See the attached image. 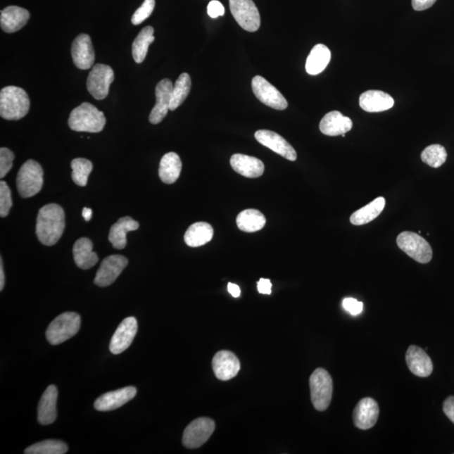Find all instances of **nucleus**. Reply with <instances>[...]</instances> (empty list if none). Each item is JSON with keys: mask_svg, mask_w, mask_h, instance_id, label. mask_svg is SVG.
<instances>
[{"mask_svg": "<svg viewBox=\"0 0 454 454\" xmlns=\"http://www.w3.org/2000/svg\"><path fill=\"white\" fill-rule=\"evenodd\" d=\"M65 229V214L60 206L49 204L42 207L37 219V236L43 245L53 246Z\"/></svg>", "mask_w": 454, "mask_h": 454, "instance_id": "nucleus-1", "label": "nucleus"}, {"mask_svg": "<svg viewBox=\"0 0 454 454\" xmlns=\"http://www.w3.org/2000/svg\"><path fill=\"white\" fill-rule=\"evenodd\" d=\"M30 106L29 95L23 89L7 86L0 92V115L4 120L23 119L27 115Z\"/></svg>", "mask_w": 454, "mask_h": 454, "instance_id": "nucleus-2", "label": "nucleus"}, {"mask_svg": "<svg viewBox=\"0 0 454 454\" xmlns=\"http://www.w3.org/2000/svg\"><path fill=\"white\" fill-rule=\"evenodd\" d=\"M106 119L103 112L92 103L84 102L75 108L69 116L68 125L72 131L99 133L105 127Z\"/></svg>", "mask_w": 454, "mask_h": 454, "instance_id": "nucleus-3", "label": "nucleus"}, {"mask_svg": "<svg viewBox=\"0 0 454 454\" xmlns=\"http://www.w3.org/2000/svg\"><path fill=\"white\" fill-rule=\"evenodd\" d=\"M81 318L75 313H65L51 322L46 332L47 341L51 345H58L72 339L80 331Z\"/></svg>", "mask_w": 454, "mask_h": 454, "instance_id": "nucleus-4", "label": "nucleus"}, {"mask_svg": "<svg viewBox=\"0 0 454 454\" xmlns=\"http://www.w3.org/2000/svg\"><path fill=\"white\" fill-rule=\"evenodd\" d=\"M311 401L319 412H324L331 404L333 382L331 375L324 369L315 370L310 378Z\"/></svg>", "mask_w": 454, "mask_h": 454, "instance_id": "nucleus-5", "label": "nucleus"}, {"mask_svg": "<svg viewBox=\"0 0 454 454\" xmlns=\"http://www.w3.org/2000/svg\"><path fill=\"white\" fill-rule=\"evenodd\" d=\"M17 189L23 198L36 196L43 186V170L40 163L30 159L25 162L17 175Z\"/></svg>", "mask_w": 454, "mask_h": 454, "instance_id": "nucleus-6", "label": "nucleus"}, {"mask_svg": "<svg viewBox=\"0 0 454 454\" xmlns=\"http://www.w3.org/2000/svg\"><path fill=\"white\" fill-rule=\"evenodd\" d=\"M400 249L420 263H427L431 260L432 249L428 242L417 233L412 232H401L396 239Z\"/></svg>", "mask_w": 454, "mask_h": 454, "instance_id": "nucleus-7", "label": "nucleus"}, {"mask_svg": "<svg viewBox=\"0 0 454 454\" xmlns=\"http://www.w3.org/2000/svg\"><path fill=\"white\" fill-rule=\"evenodd\" d=\"M233 17L240 27L249 32L260 28V14L253 0H229Z\"/></svg>", "mask_w": 454, "mask_h": 454, "instance_id": "nucleus-8", "label": "nucleus"}, {"mask_svg": "<svg viewBox=\"0 0 454 454\" xmlns=\"http://www.w3.org/2000/svg\"><path fill=\"white\" fill-rule=\"evenodd\" d=\"M113 69L106 64L94 65L87 80V89L91 95L98 101H102L109 94L111 84L113 83Z\"/></svg>", "mask_w": 454, "mask_h": 454, "instance_id": "nucleus-9", "label": "nucleus"}, {"mask_svg": "<svg viewBox=\"0 0 454 454\" xmlns=\"http://www.w3.org/2000/svg\"><path fill=\"white\" fill-rule=\"evenodd\" d=\"M215 425L210 418L201 417L185 428L183 444L187 448H198L205 444L213 434Z\"/></svg>", "mask_w": 454, "mask_h": 454, "instance_id": "nucleus-10", "label": "nucleus"}, {"mask_svg": "<svg viewBox=\"0 0 454 454\" xmlns=\"http://www.w3.org/2000/svg\"><path fill=\"white\" fill-rule=\"evenodd\" d=\"M252 88L255 96L267 106L278 111H284L288 107L284 95L265 77L255 76L252 80Z\"/></svg>", "mask_w": 454, "mask_h": 454, "instance_id": "nucleus-11", "label": "nucleus"}, {"mask_svg": "<svg viewBox=\"0 0 454 454\" xmlns=\"http://www.w3.org/2000/svg\"><path fill=\"white\" fill-rule=\"evenodd\" d=\"M128 265V259L121 255H111L103 259L95 276L94 284L99 287H107L113 284L125 267Z\"/></svg>", "mask_w": 454, "mask_h": 454, "instance_id": "nucleus-12", "label": "nucleus"}, {"mask_svg": "<svg viewBox=\"0 0 454 454\" xmlns=\"http://www.w3.org/2000/svg\"><path fill=\"white\" fill-rule=\"evenodd\" d=\"M255 138L263 146L274 151L289 161H296L297 153L293 146L282 137L276 132L267 130H259L255 133Z\"/></svg>", "mask_w": 454, "mask_h": 454, "instance_id": "nucleus-13", "label": "nucleus"}, {"mask_svg": "<svg viewBox=\"0 0 454 454\" xmlns=\"http://www.w3.org/2000/svg\"><path fill=\"white\" fill-rule=\"evenodd\" d=\"M215 377L222 382H227L236 377L241 369L240 361L234 353L227 351H220L212 360Z\"/></svg>", "mask_w": 454, "mask_h": 454, "instance_id": "nucleus-14", "label": "nucleus"}, {"mask_svg": "<svg viewBox=\"0 0 454 454\" xmlns=\"http://www.w3.org/2000/svg\"><path fill=\"white\" fill-rule=\"evenodd\" d=\"M137 321L135 317L125 318L112 336L110 344L111 352L116 355L125 351L132 343L134 337L137 335Z\"/></svg>", "mask_w": 454, "mask_h": 454, "instance_id": "nucleus-15", "label": "nucleus"}, {"mask_svg": "<svg viewBox=\"0 0 454 454\" xmlns=\"http://www.w3.org/2000/svg\"><path fill=\"white\" fill-rule=\"evenodd\" d=\"M172 89H174V85L170 80H163L158 84L156 87L157 102L149 115V121L151 124L157 125L166 118L168 111H170Z\"/></svg>", "mask_w": 454, "mask_h": 454, "instance_id": "nucleus-16", "label": "nucleus"}, {"mask_svg": "<svg viewBox=\"0 0 454 454\" xmlns=\"http://www.w3.org/2000/svg\"><path fill=\"white\" fill-rule=\"evenodd\" d=\"M72 58L77 68L87 70L94 63L95 54L92 42L87 34H80L72 45Z\"/></svg>", "mask_w": 454, "mask_h": 454, "instance_id": "nucleus-17", "label": "nucleus"}, {"mask_svg": "<svg viewBox=\"0 0 454 454\" xmlns=\"http://www.w3.org/2000/svg\"><path fill=\"white\" fill-rule=\"evenodd\" d=\"M379 415V408L377 402L372 398H363L354 408V425L358 429H370L377 422Z\"/></svg>", "mask_w": 454, "mask_h": 454, "instance_id": "nucleus-18", "label": "nucleus"}, {"mask_svg": "<svg viewBox=\"0 0 454 454\" xmlns=\"http://www.w3.org/2000/svg\"><path fill=\"white\" fill-rule=\"evenodd\" d=\"M137 389L128 386L120 390L103 393L94 402V408L99 412H110L121 408L137 395Z\"/></svg>", "mask_w": 454, "mask_h": 454, "instance_id": "nucleus-19", "label": "nucleus"}, {"mask_svg": "<svg viewBox=\"0 0 454 454\" xmlns=\"http://www.w3.org/2000/svg\"><path fill=\"white\" fill-rule=\"evenodd\" d=\"M405 360L410 371L418 377H428L434 370L430 357L427 355L425 350L417 346H410L405 354Z\"/></svg>", "mask_w": 454, "mask_h": 454, "instance_id": "nucleus-20", "label": "nucleus"}, {"mask_svg": "<svg viewBox=\"0 0 454 454\" xmlns=\"http://www.w3.org/2000/svg\"><path fill=\"white\" fill-rule=\"evenodd\" d=\"M58 396V389L53 384L47 387L43 393L38 405V422L42 425H50L57 419Z\"/></svg>", "mask_w": 454, "mask_h": 454, "instance_id": "nucleus-21", "label": "nucleus"}, {"mask_svg": "<svg viewBox=\"0 0 454 454\" xmlns=\"http://www.w3.org/2000/svg\"><path fill=\"white\" fill-rule=\"evenodd\" d=\"M352 128V120L336 111L327 113L320 123L321 132L324 135L329 137L343 136L351 131Z\"/></svg>", "mask_w": 454, "mask_h": 454, "instance_id": "nucleus-22", "label": "nucleus"}, {"mask_svg": "<svg viewBox=\"0 0 454 454\" xmlns=\"http://www.w3.org/2000/svg\"><path fill=\"white\" fill-rule=\"evenodd\" d=\"M231 166L237 174L250 179L258 178L265 172V164L261 160L244 154L233 155Z\"/></svg>", "mask_w": 454, "mask_h": 454, "instance_id": "nucleus-23", "label": "nucleus"}, {"mask_svg": "<svg viewBox=\"0 0 454 454\" xmlns=\"http://www.w3.org/2000/svg\"><path fill=\"white\" fill-rule=\"evenodd\" d=\"M393 105H395L393 99L383 91H366L360 98V106L362 109L370 113L390 110Z\"/></svg>", "mask_w": 454, "mask_h": 454, "instance_id": "nucleus-24", "label": "nucleus"}, {"mask_svg": "<svg viewBox=\"0 0 454 454\" xmlns=\"http://www.w3.org/2000/svg\"><path fill=\"white\" fill-rule=\"evenodd\" d=\"M30 13L24 8L8 6L1 11L0 25L4 32L14 33L18 32L27 24Z\"/></svg>", "mask_w": 454, "mask_h": 454, "instance_id": "nucleus-25", "label": "nucleus"}, {"mask_svg": "<svg viewBox=\"0 0 454 454\" xmlns=\"http://www.w3.org/2000/svg\"><path fill=\"white\" fill-rule=\"evenodd\" d=\"M72 253L76 265L81 270H89L99 261L98 255L93 251V242L86 237L75 242Z\"/></svg>", "mask_w": 454, "mask_h": 454, "instance_id": "nucleus-26", "label": "nucleus"}, {"mask_svg": "<svg viewBox=\"0 0 454 454\" xmlns=\"http://www.w3.org/2000/svg\"><path fill=\"white\" fill-rule=\"evenodd\" d=\"M139 228V223L129 216L118 220V222L111 227L109 241L115 249H123L127 246V235L129 232L136 231Z\"/></svg>", "mask_w": 454, "mask_h": 454, "instance_id": "nucleus-27", "label": "nucleus"}, {"mask_svg": "<svg viewBox=\"0 0 454 454\" xmlns=\"http://www.w3.org/2000/svg\"><path fill=\"white\" fill-rule=\"evenodd\" d=\"M182 162L179 156L175 153H168L163 156L160 162L159 177L167 184L175 183L179 178Z\"/></svg>", "mask_w": 454, "mask_h": 454, "instance_id": "nucleus-28", "label": "nucleus"}, {"mask_svg": "<svg viewBox=\"0 0 454 454\" xmlns=\"http://www.w3.org/2000/svg\"><path fill=\"white\" fill-rule=\"evenodd\" d=\"M331 61V51L327 46L317 44L311 50L306 60L305 69L310 75H317L327 67Z\"/></svg>", "mask_w": 454, "mask_h": 454, "instance_id": "nucleus-29", "label": "nucleus"}, {"mask_svg": "<svg viewBox=\"0 0 454 454\" xmlns=\"http://www.w3.org/2000/svg\"><path fill=\"white\" fill-rule=\"evenodd\" d=\"M213 227L209 223L196 222L190 226L185 232V244L191 248L204 246L213 239Z\"/></svg>", "mask_w": 454, "mask_h": 454, "instance_id": "nucleus-30", "label": "nucleus"}, {"mask_svg": "<svg viewBox=\"0 0 454 454\" xmlns=\"http://www.w3.org/2000/svg\"><path fill=\"white\" fill-rule=\"evenodd\" d=\"M386 206V198L384 197L376 198L369 205L358 210L350 217V222L354 226H362L372 222L382 213Z\"/></svg>", "mask_w": 454, "mask_h": 454, "instance_id": "nucleus-31", "label": "nucleus"}, {"mask_svg": "<svg viewBox=\"0 0 454 454\" xmlns=\"http://www.w3.org/2000/svg\"><path fill=\"white\" fill-rule=\"evenodd\" d=\"M266 218L260 211L254 209L245 210L237 215V225L241 231L256 232L265 226Z\"/></svg>", "mask_w": 454, "mask_h": 454, "instance_id": "nucleus-32", "label": "nucleus"}, {"mask_svg": "<svg viewBox=\"0 0 454 454\" xmlns=\"http://www.w3.org/2000/svg\"><path fill=\"white\" fill-rule=\"evenodd\" d=\"M153 33V27H146L141 30L135 41L133 42L132 55L137 63H141L145 60L149 46L155 40Z\"/></svg>", "mask_w": 454, "mask_h": 454, "instance_id": "nucleus-33", "label": "nucleus"}, {"mask_svg": "<svg viewBox=\"0 0 454 454\" xmlns=\"http://www.w3.org/2000/svg\"><path fill=\"white\" fill-rule=\"evenodd\" d=\"M191 89V79L188 73H182L172 91L170 111H175L185 101Z\"/></svg>", "mask_w": 454, "mask_h": 454, "instance_id": "nucleus-34", "label": "nucleus"}, {"mask_svg": "<svg viewBox=\"0 0 454 454\" xmlns=\"http://www.w3.org/2000/svg\"><path fill=\"white\" fill-rule=\"evenodd\" d=\"M73 182L80 187H85L89 176L93 170V163L86 158H75L71 163Z\"/></svg>", "mask_w": 454, "mask_h": 454, "instance_id": "nucleus-35", "label": "nucleus"}, {"mask_svg": "<svg viewBox=\"0 0 454 454\" xmlns=\"http://www.w3.org/2000/svg\"><path fill=\"white\" fill-rule=\"evenodd\" d=\"M68 452L67 444L58 440H46L34 443L25 449L27 454H64Z\"/></svg>", "mask_w": 454, "mask_h": 454, "instance_id": "nucleus-36", "label": "nucleus"}, {"mask_svg": "<svg viewBox=\"0 0 454 454\" xmlns=\"http://www.w3.org/2000/svg\"><path fill=\"white\" fill-rule=\"evenodd\" d=\"M421 158L423 163L431 168H438L446 162L448 153L444 146L439 144L428 146L423 150Z\"/></svg>", "mask_w": 454, "mask_h": 454, "instance_id": "nucleus-37", "label": "nucleus"}, {"mask_svg": "<svg viewBox=\"0 0 454 454\" xmlns=\"http://www.w3.org/2000/svg\"><path fill=\"white\" fill-rule=\"evenodd\" d=\"M12 207L11 191L4 181L0 182V216L6 217Z\"/></svg>", "mask_w": 454, "mask_h": 454, "instance_id": "nucleus-38", "label": "nucleus"}, {"mask_svg": "<svg viewBox=\"0 0 454 454\" xmlns=\"http://www.w3.org/2000/svg\"><path fill=\"white\" fill-rule=\"evenodd\" d=\"M155 7V0H145L140 8L134 13L132 18V23L134 25H138L144 23L149 17L153 14Z\"/></svg>", "mask_w": 454, "mask_h": 454, "instance_id": "nucleus-39", "label": "nucleus"}, {"mask_svg": "<svg viewBox=\"0 0 454 454\" xmlns=\"http://www.w3.org/2000/svg\"><path fill=\"white\" fill-rule=\"evenodd\" d=\"M15 155L10 149H0V178L4 179L12 168Z\"/></svg>", "mask_w": 454, "mask_h": 454, "instance_id": "nucleus-40", "label": "nucleus"}, {"mask_svg": "<svg viewBox=\"0 0 454 454\" xmlns=\"http://www.w3.org/2000/svg\"><path fill=\"white\" fill-rule=\"evenodd\" d=\"M343 307L348 313L355 317V315L362 313L363 310V303L353 299V298H346L343 301Z\"/></svg>", "mask_w": 454, "mask_h": 454, "instance_id": "nucleus-41", "label": "nucleus"}, {"mask_svg": "<svg viewBox=\"0 0 454 454\" xmlns=\"http://www.w3.org/2000/svg\"><path fill=\"white\" fill-rule=\"evenodd\" d=\"M207 12H208V15L211 18H217V17L222 16L225 14V8L222 3L217 1V0H213L208 4Z\"/></svg>", "mask_w": 454, "mask_h": 454, "instance_id": "nucleus-42", "label": "nucleus"}, {"mask_svg": "<svg viewBox=\"0 0 454 454\" xmlns=\"http://www.w3.org/2000/svg\"><path fill=\"white\" fill-rule=\"evenodd\" d=\"M443 412L454 424V396H449L443 402Z\"/></svg>", "mask_w": 454, "mask_h": 454, "instance_id": "nucleus-43", "label": "nucleus"}, {"mask_svg": "<svg viewBox=\"0 0 454 454\" xmlns=\"http://www.w3.org/2000/svg\"><path fill=\"white\" fill-rule=\"evenodd\" d=\"M436 0H412V7L415 11H426L434 6Z\"/></svg>", "mask_w": 454, "mask_h": 454, "instance_id": "nucleus-44", "label": "nucleus"}, {"mask_svg": "<svg viewBox=\"0 0 454 454\" xmlns=\"http://www.w3.org/2000/svg\"><path fill=\"white\" fill-rule=\"evenodd\" d=\"M258 291L263 295H270L272 293V283L270 279H261L258 282Z\"/></svg>", "mask_w": 454, "mask_h": 454, "instance_id": "nucleus-45", "label": "nucleus"}, {"mask_svg": "<svg viewBox=\"0 0 454 454\" xmlns=\"http://www.w3.org/2000/svg\"><path fill=\"white\" fill-rule=\"evenodd\" d=\"M227 289L233 297L237 298L241 296V289L237 284L229 283Z\"/></svg>", "mask_w": 454, "mask_h": 454, "instance_id": "nucleus-46", "label": "nucleus"}, {"mask_svg": "<svg viewBox=\"0 0 454 454\" xmlns=\"http://www.w3.org/2000/svg\"><path fill=\"white\" fill-rule=\"evenodd\" d=\"M4 267H3V261L2 258L1 260H0V291H3L4 286Z\"/></svg>", "mask_w": 454, "mask_h": 454, "instance_id": "nucleus-47", "label": "nucleus"}, {"mask_svg": "<svg viewBox=\"0 0 454 454\" xmlns=\"http://www.w3.org/2000/svg\"><path fill=\"white\" fill-rule=\"evenodd\" d=\"M82 214H83V217L84 218L86 222H89V220L92 218L93 210L87 208V207H84V208L83 209V213Z\"/></svg>", "mask_w": 454, "mask_h": 454, "instance_id": "nucleus-48", "label": "nucleus"}]
</instances>
